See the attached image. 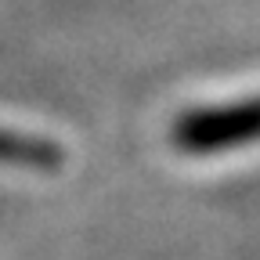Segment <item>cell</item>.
I'll use <instances>...</instances> for the list:
<instances>
[{
    "label": "cell",
    "mask_w": 260,
    "mask_h": 260,
    "mask_svg": "<svg viewBox=\"0 0 260 260\" xmlns=\"http://www.w3.org/2000/svg\"><path fill=\"white\" fill-rule=\"evenodd\" d=\"M58 152L47 145V141H37V138H22V134H11V130H0V162H18V167H47L54 162Z\"/></svg>",
    "instance_id": "obj_2"
},
{
    "label": "cell",
    "mask_w": 260,
    "mask_h": 260,
    "mask_svg": "<svg viewBox=\"0 0 260 260\" xmlns=\"http://www.w3.org/2000/svg\"><path fill=\"white\" fill-rule=\"evenodd\" d=\"M174 138L184 152H224V148H242L260 138V98L232 102L220 109L195 112L177 123Z\"/></svg>",
    "instance_id": "obj_1"
}]
</instances>
